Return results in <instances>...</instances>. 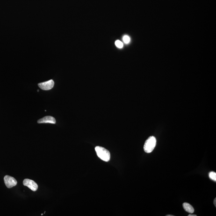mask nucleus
Listing matches in <instances>:
<instances>
[{"instance_id":"f257e3e1","label":"nucleus","mask_w":216,"mask_h":216,"mask_svg":"<svg viewBox=\"0 0 216 216\" xmlns=\"http://www.w3.org/2000/svg\"><path fill=\"white\" fill-rule=\"evenodd\" d=\"M95 151L100 159L105 162L109 161L111 154L109 151L106 148L100 146H97L95 148Z\"/></svg>"},{"instance_id":"f03ea898","label":"nucleus","mask_w":216,"mask_h":216,"mask_svg":"<svg viewBox=\"0 0 216 216\" xmlns=\"http://www.w3.org/2000/svg\"><path fill=\"white\" fill-rule=\"evenodd\" d=\"M156 138L153 136L149 137L146 140L144 145V150L146 153H151L156 145Z\"/></svg>"},{"instance_id":"7ed1b4c3","label":"nucleus","mask_w":216,"mask_h":216,"mask_svg":"<svg viewBox=\"0 0 216 216\" xmlns=\"http://www.w3.org/2000/svg\"><path fill=\"white\" fill-rule=\"evenodd\" d=\"M4 181L6 186L8 188H11L17 185V182L15 179L9 175H6L4 177Z\"/></svg>"},{"instance_id":"20e7f679","label":"nucleus","mask_w":216,"mask_h":216,"mask_svg":"<svg viewBox=\"0 0 216 216\" xmlns=\"http://www.w3.org/2000/svg\"><path fill=\"white\" fill-rule=\"evenodd\" d=\"M23 184L24 186L27 187L32 191H36L37 190L38 187L37 184L32 180L27 179H25L23 181Z\"/></svg>"},{"instance_id":"39448f33","label":"nucleus","mask_w":216,"mask_h":216,"mask_svg":"<svg viewBox=\"0 0 216 216\" xmlns=\"http://www.w3.org/2000/svg\"><path fill=\"white\" fill-rule=\"evenodd\" d=\"M54 85V82L53 80L38 84L39 88L43 90H50L53 87Z\"/></svg>"},{"instance_id":"423d86ee","label":"nucleus","mask_w":216,"mask_h":216,"mask_svg":"<svg viewBox=\"0 0 216 216\" xmlns=\"http://www.w3.org/2000/svg\"><path fill=\"white\" fill-rule=\"evenodd\" d=\"M38 123H51L55 124V118L51 116H46L39 120H38Z\"/></svg>"},{"instance_id":"0eeeda50","label":"nucleus","mask_w":216,"mask_h":216,"mask_svg":"<svg viewBox=\"0 0 216 216\" xmlns=\"http://www.w3.org/2000/svg\"><path fill=\"white\" fill-rule=\"evenodd\" d=\"M183 208L187 212L190 213H193L194 212V209L192 205L189 203H184L183 205Z\"/></svg>"},{"instance_id":"6e6552de","label":"nucleus","mask_w":216,"mask_h":216,"mask_svg":"<svg viewBox=\"0 0 216 216\" xmlns=\"http://www.w3.org/2000/svg\"><path fill=\"white\" fill-rule=\"evenodd\" d=\"M209 176L211 179L213 180L214 181H216V173L214 172H211L209 173Z\"/></svg>"},{"instance_id":"1a4fd4ad","label":"nucleus","mask_w":216,"mask_h":216,"mask_svg":"<svg viewBox=\"0 0 216 216\" xmlns=\"http://www.w3.org/2000/svg\"><path fill=\"white\" fill-rule=\"evenodd\" d=\"M115 44L116 46L118 48H122L123 47V43L119 40H116L115 43Z\"/></svg>"},{"instance_id":"9d476101","label":"nucleus","mask_w":216,"mask_h":216,"mask_svg":"<svg viewBox=\"0 0 216 216\" xmlns=\"http://www.w3.org/2000/svg\"><path fill=\"white\" fill-rule=\"evenodd\" d=\"M123 40L125 43L128 44L130 42V38L128 36L125 35L123 37Z\"/></svg>"},{"instance_id":"9b49d317","label":"nucleus","mask_w":216,"mask_h":216,"mask_svg":"<svg viewBox=\"0 0 216 216\" xmlns=\"http://www.w3.org/2000/svg\"><path fill=\"white\" fill-rule=\"evenodd\" d=\"M214 204L215 206H216V198H215L214 201Z\"/></svg>"},{"instance_id":"f8f14e48","label":"nucleus","mask_w":216,"mask_h":216,"mask_svg":"<svg viewBox=\"0 0 216 216\" xmlns=\"http://www.w3.org/2000/svg\"><path fill=\"white\" fill-rule=\"evenodd\" d=\"M188 216H197V215H193L190 214V215H188Z\"/></svg>"},{"instance_id":"ddd939ff","label":"nucleus","mask_w":216,"mask_h":216,"mask_svg":"<svg viewBox=\"0 0 216 216\" xmlns=\"http://www.w3.org/2000/svg\"><path fill=\"white\" fill-rule=\"evenodd\" d=\"M167 216H174L173 215H167Z\"/></svg>"},{"instance_id":"4468645a","label":"nucleus","mask_w":216,"mask_h":216,"mask_svg":"<svg viewBox=\"0 0 216 216\" xmlns=\"http://www.w3.org/2000/svg\"><path fill=\"white\" fill-rule=\"evenodd\" d=\"M43 215V214H42L41 215Z\"/></svg>"}]
</instances>
